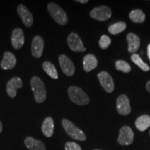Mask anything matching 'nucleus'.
Instances as JSON below:
<instances>
[{"label":"nucleus","mask_w":150,"mask_h":150,"mask_svg":"<svg viewBox=\"0 0 150 150\" xmlns=\"http://www.w3.org/2000/svg\"><path fill=\"white\" fill-rule=\"evenodd\" d=\"M31 87L34 94L35 102L38 104L44 102L47 98V91L42 81L38 76H33L31 80Z\"/></svg>","instance_id":"1"},{"label":"nucleus","mask_w":150,"mask_h":150,"mask_svg":"<svg viewBox=\"0 0 150 150\" xmlns=\"http://www.w3.org/2000/svg\"><path fill=\"white\" fill-rule=\"evenodd\" d=\"M68 95L72 102L80 106L87 105L90 102L89 97L87 94L77 86H70L68 88Z\"/></svg>","instance_id":"2"},{"label":"nucleus","mask_w":150,"mask_h":150,"mask_svg":"<svg viewBox=\"0 0 150 150\" xmlns=\"http://www.w3.org/2000/svg\"><path fill=\"white\" fill-rule=\"evenodd\" d=\"M47 9L50 16L60 25H65L68 22L66 13L59 5L55 3H50L47 5Z\"/></svg>","instance_id":"3"},{"label":"nucleus","mask_w":150,"mask_h":150,"mask_svg":"<svg viewBox=\"0 0 150 150\" xmlns=\"http://www.w3.org/2000/svg\"><path fill=\"white\" fill-rule=\"evenodd\" d=\"M62 125L67 135L73 139L80 141H84L86 140V136L83 131L75 126L72 122L67 119H63L62 120Z\"/></svg>","instance_id":"4"},{"label":"nucleus","mask_w":150,"mask_h":150,"mask_svg":"<svg viewBox=\"0 0 150 150\" xmlns=\"http://www.w3.org/2000/svg\"><path fill=\"white\" fill-rule=\"evenodd\" d=\"M90 16L92 18L98 21H106L112 16V11L109 7L106 6H101L93 8L90 13Z\"/></svg>","instance_id":"5"},{"label":"nucleus","mask_w":150,"mask_h":150,"mask_svg":"<svg viewBox=\"0 0 150 150\" xmlns=\"http://www.w3.org/2000/svg\"><path fill=\"white\" fill-rule=\"evenodd\" d=\"M134 134L128 126H124L120 129L117 142L121 145H129L134 142Z\"/></svg>","instance_id":"6"},{"label":"nucleus","mask_w":150,"mask_h":150,"mask_svg":"<svg viewBox=\"0 0 150 150\" xmlns=\"http://www.w3.org/2000/svg\"><path fill=\"white\" fill-rule=\"evenodd\" d=\"M67 44L69 47L73 52H81L86 51V47L83 45V43L81 40L79 36L75 33H71L68 35L67 39Z\"/></svg>","instance_id":"7"},{"label":"nucleus","mask_w":150,"mask_h":150,"mask_svg":"<svg viewBox=\"0 0 150 150\" xmlns=\"http://www.w3.org/2000/svg\"><path fill=\"white\" fill-rule=\"evenodd\" d=\"M59 61L61 70L65 75L72 76L74 74L75 67L69 57H67L65 54H61L59 56Z\"/></svg>","instance_id":"8"},{"label":"nucleus","mask_w":150,"mask_h":150,"mask_svg":"<svg viewBox=\"0 0 150 150\" xmlns=\"http://www.w3.org/2000/svg\"><path fill=\"white\" fill-rule=\"evenodd\" d=\"M97 76H98L99 83L105 91L108 93L113 92L115 88L113 79L108 72L103 71V72H99Z\"/></svg>","instance_id":"9"},{"label":"nucleus","mask_w":150,"mask_h":150,"mask_svg":"<svg viewBox=\"0 0 150 150\" xmlns=\"http://www.w3.org/2000/svg\"><path fill=\"white\" fill-rule=\"evenodd\" d=\"M117 110L122 115H127L131 112V106L129 99L126 95H121L116 101Z\"/></svg>","instance_id":"10"},{"label":"nucleus","mask_w":150,"mask_h":150,"mask_svg":"<svg viewBox=\"0 0 150 150\" xmlns=\"http://www.w3.org/2000/svg\"><path fill=\"white\" fill-rule=\"evenodd\" d=\"M44 40L40 35H35L31 43V54L34 58L39 59L42 56L44 50Z\"/></svg>","instance_id":"11"},{"label":"nucleus","mask_w":150,"mask_h":150,"mask_svg":"<svg viewBox=\"0 0 150 150\" xmlns=\"http://www.w3.org/2000/svg\"><path fill=\"white\" fill-rule=\"evenodd\" d=\"M17 11L24 25L27 27H31L33 23V17L27 7L23 4H19Z\"/></svg>","instance_id":"12"},{"label":"nucleus","mask_w":150,"mask_h":150,"mask_svg":"<svg viewBox=\"0 0 150 150\" xmlns=\"http://www.w3.org/2000/svg\"><path fill=\"white\" fill-rule=\"evenodd\" d=\"M22 87V81L19 77H13L7 83L6 92L8 96L14 98L17 95V90Z\"/></svg>","instance_id":"13"},{"label":"nucleus","mask_w":150,"mask_h":150,"mask_svg":"<svg viewBox=\"0 0 150 150\" xmlns=\"http://www.w3.org/2000/svg\"><path fill=\"white\" fill-rule=\"evenodd\" d=\"M11 43L16 50L22 48L24 43V35L22 29L16 28L12 32L11 35Z\"/></svg>","instance_id":"14"},{"label":"nucleus","mask_w":150,"mask_h":150,"mask_svg":"<svg viewBox=\"0 0 150 150\" xmlns=\"http://www.w3.org/2000/svg\"><path fill=\"white\" fill-rule=\"evenodd\" d=\"M17 60L16 56L10 52H6L4 54L3 59L1 61V67L4 70H11L16 66Z\"/></svg>","instance_id":"15"},{"label":"nucleus","mask_w":150,"mask_h":150,"mask_svg":"<svg viewBox=\"0 0 150 150\" xmlns=\"http://www.w3.org/2000/svg\"><path fill=\"white\" fill-rule=\"evenodd\" d=\"M128 42V51L130 53H135L138 50L140 45V38L133 33H129L127 35Z\"/></svg>","instance_id":"16"},{"label":"nucleus","mask_w":150,"mask_h":150,"mask_svg":"<svg viewBox=\"0 0 150 150\" xmlns=\"http://www.w3.org/2000/svg\"><path fill=\"white\" fill-rule=\"evenodd\" d=\"M24 145L29 150H47L45 145L42 141L35 140L31 136H27L25 138Z\"/></svg>","instance_id":"17"},{"label":"nucleus","mask_w":150,"mask_h":150,"mask_svg":"<svg viewBox=\"0 0 150 150\" xmlns=\"http://www.w3.org/2000/svg\"><path fill=\"white\" fill-rule=\"evenodd\" d=\"M97 65H98V61H97L96 57L93 54H87L83 58V70L86 72H91L95 68H96Z\"/></svg>","instance_id":"18"},{"label":"nucleus","mask_w":150,"mask_h":150,"mask_svg":"<svg viewBox=\"0 0 150 150\" xmlns=\"http://www.w3.org/2000/svg\"><path fill=\"white\" fill-rule=\"evenodd\" d=\"M41 130L45 136L50 138L53 136L54 131V122L52 117H46L43 121Z\"/></svg>","instance_id":"19"},{"label":"nucleus","mask_w":150,"mask_h":150,"mask_svg":"<svg viewBox=\"0 0 150 150\" xmlns=\"http://www.w3.org/2000/svg\"><path fill=\"white\" fill-rule=\"evenodd\" d=\"M137 129L140 131H144L150 127V116L142 115L136 119L135 122Z\"/></svg>","instance_id":"20"},{"label":"nucleus","mask_w":150,"mask_h":150,"mask_svg":"<svg viewBox=\"0 0 150 150\" xmlns=\"http://www.w3.org/2000/svg\"><path fill=\"white\" fill-rule=\"evenodd\" d=\"M42 67L43 70L50 77L54 79H57L59 78V74H58V72L56 70V67L54 66L53 63H52L50 61H45L42 63Z\"/></svg>","instance_id":"21"},{"label":"nucleus","mask_w":150,"mask_h":150,"mask_svg":"<svg viewBox=\"0 0 150 150\" xmlns=\"http://www.w3.org/2000/svg\"><path fill=\"white\" fill-rule=\"evenodd\" d=\"M129 18L132 22H136V23H142L145 22L146 16L145 14L142 12V11L140 9H136L131 11L129 13Z\"/></svg>","instance_id":"22"},{"label":"nucleus","mask_w":150,"mask_h":150,"mask_svg":"<svg viewBox=\"0 0 150 150\" xmlns=\"http://www.w3.org/2000/svg\"><path fill=\"white\" fill-rule=\"evenodd\" d=\"M127 28V24L124 22H118L112 24L108 27V32L112 35H116L122 32Z\"/></svg>","instance_id":"23"},{"label":"nucleus","mask_w":150,"mask_h":150,"mask_svg":"<svg viewBox=\"0 0 150 150\" xmlns=\"http://www.w3.org/2000/svg\"><path fill=\"white\" fill-rule=\"evenodd\" d=\"M131 59L142 70L145 71V72H148L150 70V67L147 64H146L145 62H143V61H142L140 56L138 54H133L131 56Z\"/></svg>","instance_id":"24"},{"label":"nucleus","mask_w":150,"mask_h":150,"mask_svg":"<svg viewBox=\"0 0 150 150\" xmlns=\"http://www.w3.org/2000/svg\"><path fill=\"white\" fill-rule=\"evenodd\" d=\"M115 67L117 70L122 72L128 73L131 72V67L128 63L122 60H118L115 62Z\"/></svg>","instance_id":"25"},{"label":"nucleus","mask_w":150,"mask_h":150,"mask_svg":"<svg viewBox=\"0 0 150 150\" xmlns=\"http://www.w3.org/2000/svg\"><path fill=\"white\" fill-rule=\"evenodd\" d=\"M110 43H111V39L106 35H103L99 41V46L103 50L108 48V46L110 45Z\"/></svg>","instance_id":"26"},{"label":"nucleus","mask_w":150,"mask_h":150,"mask_svg":"<svg viewBox=\"0 0 150 150\" xmlns=\"http://www.w3.org/2000/svg\"><path fill=\"white\" fill-rule=\"evenodd\" d=\"M65 150H81V148L74 142H67L65 145Z\"/></svg>","instance_id":"27"},{"label":"nucleus","mask_w":150,"mask_h":150,"mask_svg":"<svg viewBox=\"0 0 150 150\" xmlns=\"http://www.w3.org/2000/svg\"><path fill=\"white\" fill-rule=\"evenodd\" d=\"M75 1H76V2H79V3H81V4H86L88 2V0H76Z\"/></svg>","instance_id":"28"},{"label":"nucleus","mask_w":150,"mask_h":150,"mask_svg":"<svg viewBox=\"0 0 150 150\" xmlns=\"http://www.w3.org/2000/svg\"><path fill=\"white\" fill-rule=\"evenodd\" d=\"M147 56L149 59L150 60V44L148 45L147 46Z\"/></svg>","instance_id":"29"},{"label":"nucleus","mask_w":150,"mask_h":150,"mask_svg":"<svg viewBox=\"0 0 150 150\" xmlns=\"http://www.w3.org/2000/svg\"><path fill=\"white\" fill-rule=\"evenodd\" d=\"M146 88H147L148 92L150 93V81H149L147 83V84H146Z\"/></svg>","instance_id":"30"},{"label":"nucleus","mask_w":150,"mask_h":150,"mask_svg":"<svg viewBox=\"0 0 150 150\" xmlns=\"http://www.w3.org/2000/svg\"><path fill=\"white\" fill-rule=\"evenodd\" d=\"M2 130H3V125H2V124H1V121H0V134L2 132Z\"/></svg>","instance_id":"31"},{"label":"nucleus","mask_w":150,"mask_h":150,"mask_svg":"<svg viewBox=\"0 0 150 150\" xmlns=\"http://www.w3.org/2000/svg\"><path fill=\"white\" fill-rule=\"evenodd\" d=\"M94 150H101V149H94Z\"/></svg>","instance_id":"32"},{"label":"nucleus","mask_w":150,"mask_h":150,"mask_svg":"<svg viewBox=\"0 0 150 150\" xmlns=\"http://www.w3.org/2000/svg\"><path fill=\"white\" fill-rule=\"evenodd\" d=\"M149 135H150V131H149Z\"/></svg>","instance_id":"33"}]
</instances>
